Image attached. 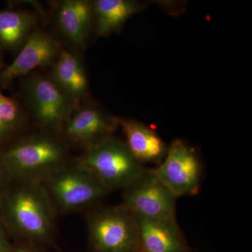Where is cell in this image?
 Segmentation results:
<instances>
[{
    "mask_svg": "<svg viewBox=\"0 0 252 252\" xmlns=\"http://www.w3.org/2000/svg\"><path fill=\"white\" fill-rule=\"evenodd\" d=\"M154 170L178 198L198 193L201 180V164L195 149L184 141H173L163 160Z\"/></svg>",
    "mask_w": 252,
    "mask_h": 252,
    "instance_id": "cell-8",
    "label": "cell"
},
{
    "mask_svg": "<svg viewBox=\"0 0 252 252\" xmlns=\"http://www.w3.org/2000/svg\"><path fill=\"white\" fill-rule=\"evenodd\" d=\"M86 225L96 252H138L140 232L137 217L121 204L97 207L89 212Z\"/></svg>",
    "mask_w": 252,
    "mask_h": 252,
    "instance_id": "cell-5",
    "label": "cell"
},
{
    "mask_svg": "<svg viewBox=\"0 0 252 252\" xmlns=\"http://www.w3.org/2000/svg\"><path fill=\"white\" fill-rule=\"evenodd\" d=\"M136 217L142 252H185L187 250L176 217L164 219Z\"/></svg>",
    "mask_w": 252,
    "mask_h": 252,
    "instance_id": "cell-11",
    "label": "cell"
},
{
    "mask_svg": "<svg viewBox=\"0 0 252 252\" xmlns=\"http://www.w3.org/2000/svg\"><path fill=\"white\" fill-rule=\"evenodd\" d=\"M11 180L42 184L70 162L59 136L40 131L10 142L0 152Z\"/></svg>",
    "mask_w": 252,
    "mask_h": 252,
    "instance_id": "cell-2",
    "label": "cell"
},
{
    "mask_svg": "<svg viewBox=\"0 0 252 252\" xmlns=\"http://www.w3.org/2000/svg\"><path fill=\"white\" fill-rule=\"evenodd\" d=\"M63 49L49 33L35 28L11 64L0 69V86L7 88L17 78L56 63Z\"/></svg>",
    "mask_w": 252,
    "mask_h": 252,
    "instance_id": "cell-10",
    "label": "cell"
},
{
    "mask_svg": "<svg viewBox=\"0 0 252 252\" xmlns=\"http://www.w3.org/2000/svg\"><path fill=\"white\" fill-rule=\"evenodd\" d=\"M96 31L101 36H108L121 27L141 9L132 0H96L93 1Z\"/></svg>",
    "mask_w": 252,
    "mask_h": 252,
    "instance_id": "cell-16",
    "label": "cell"
},
{
    "mask_svg": "<svg viewBox=\"0 0 252 252\" xmlns=\"http://www.w3.org/2000/svg\"><path fill=\"white\" fill-rule=\"evenodd\" d=\"M24 124V114L20 104L0 92V144L16 140Z\"/></svg>",
    "mask_w": 252,
    "mask_h": 252,
    "instance_id": "cell-17",
    "label": "cell"
},
{
    "mask_svg": "<svg viewBox=\"0 0 252 252\" xmlns=\"http://www.w3.org/2000/svg\"><path fill=\"white\" fill-rule=\"evenodd\" d=\"M123 190L122 205L135 216L147 219L176 217L179 198L160 180L154 169L144 168Z\"/></svg>",
    "mask_w": 252,
    "mask_h": 252,
    "instance_id": "cell-7",
    "label": "cell"
},
{
    "mask_svg": "<svg viewBox=\"0 0 252 252\" xmlns=\"http://www.w3.org/2000/svg\"><path fill=\"white\" fill-rule=\"evenodd\" d=\"M57 215L41 184L11 181L0 198V220L22 243L51 241Z\"/></svg>",
    "mask_w": 252,
    "mask_h": 252,
    "instance_id": "cell-1",
    "label": "cell"
},
{
    "mask_svg": "<svg viewBox=\"0 0 252 252\" xmlns=\"http://www.w3.org/2000/svg\"><path fill=\"white\" fill-rule=\"evenodd\" d=\"M57 214L90 209L110 193L89 170L69 162L42 184Z\"/></svg>",
    "mask_w": 252,
    "mask_h": 252,
    "instance_id": "cell-4",
    "label": "cell"
},
{
    "mask_svg": "<svg viewBox=\"0 0 252 252\" xmlns=\"http://www.w3.org/2000/svg\"><path fill=\"white\" fill-rule=\"evenodd\" d=\"M94 20L93 1L88 0H64L60 4L56 14L61 34L78 47L85 46Z\"/></svg>",
    "mask_w": 252,
    "mask_h": 252,
    "instance_id": "cell-12",
    "label": "cell"
},
{
    "mask_svg": "<svg viewBox=\"0 0 252 252\" xmlns=\"http://www.w3.org/2000/svg\"><path fill=\"white\" fill-rule=\"evenodd\" d=\"M118 127V117L95 106L79 104L63 126L60 137L66 144L85 150L113 135Z\"/></svg>",
    "mask_w": 252,
    "mask_h": 252,
    "instance_id": "cell-9",
    "label": "cell"
},
{
    "mask_svg": "<svg viewBox=\"0 0 252 252\" xmlns=\"http://www.w3.org/2000/svg\"><path fill=\"white\" fill-rule=\"evenodd\" d=\"M118 122L126 136L127 147L140 163L161 162L168 147L155 131L132 119L118 118Z\"/></svg>",
    "mask_w": 252,
    "mask_h": 252,
    "instance_id": "cell-13",
    "label": "cell"
},
{
    "mask_svg": "<svg viewBox=\"0 0 252 252\" xmlns=\"http://www.w3.org/2000/svg\"><path fill=\"white\" fill-rule=\"evenodd\" d=\"M11 177L0 157V198L11 182Z\"/></svg>",
    "mask_w": 252,
    "mask_h": 252,
    "instance_id": "cell-18",
    "label": "cell"
},
{
    "mask_svg": "<svg viewBox=\"0 0 252 252\" xmlns=\"http://www.w3.org/2000/svg\"><path fill=\"white\" fill-rule=\"evenodd\" d=\"M24 92L32 114L41 130L60 137L63 126L78 104L51 78L41 74L28 78Z\"/></svg>",
    "mask_w": 252,
    "mask_h": 252,
    "instance_id": "cell-6",
    "label": "cell"
},
{
    "mask_svg": "<svg viewBox=\"0 0 252 252\" xmlns=\"http://www.w3.org/2000/svg\"><path fill=\"white\" fill-rule=\"evenodd\" d=\"M138 252H142V251H141V250H140V251H139Z\"/></svg>",
    "mask_w": 252,
    "mask_h": 252,
    "instance_id": "cell-22",
    "label": "cell"
},
{
    "mask_svg": "<svg viewBox=\"0 0 252 252\" xmlns=\"http://www.w3.org/2000/svg\"><path fill=\"white\" fill-rule=\"evenodd\" d=\"M9 252H43L36 248L34 244L24 243L20 244L16 247H12Z\"/></svg>",
    "mask_w": 252,
    "mask_h": 252,
    "instance_id": "cell-20",
    "label": "cell"
},
{
    "mask_svg": "<svg viewBox=\"0 0 252 252\" xmlns=\"http://www.w3.org/2000/svg\"><path fill=\"white\" fill-rule=\"evenodd\" d=\"M75 162L92 172L109 192L124 190L144 170L125 141L114 135L85 149Z\"/></svg>",
    "mask_w": 252,
    "mask_h": 252,
    "instance_id": "cell-3",
    "label": "cell"
},
{
    "mask_svg": "<svg viewBox=\"0 0 252 252\" xmlns=\"http://www.w3.org/2000/svg\"><path fill=\"white\" fill-rule=\"evenodd\" d=\"M49 77L78 105L89 92V80L85 68L75 53L63 49L54 63Z\"/></svg>",
    "mask_w": 252,
    "mask_h": 252,
    "instance_id": "cell-14",
    "label": "cell"
},
{
    "mask_svg": "<svg viewBox=\"0 0 252 252\" xmlns=\"http://www.w3.org/2000/svg\"><path fill=\"white\" fill-rule=\"evenodd\" d=\"M5 67L4 60H3L2 51L0 49V69H3Z\"/></svg>",
    "mask_w": 252,
    "mask_h": 252,
    "instance_id": "cell-21",
    "label": "cell"
},
{
    "mask_svg": "<svg viewBox=\"0 0 252 252\" xmlns=\"http://www.w3.org/2000/svg\"><path fill=\"white\" fill-rule=\"evenodd\" d=\"M34 13L20 10L0 9V49L18 51L36 28Z\"/></svg>",
    "mask_w": 252,
    "mask_h": 252,
    "instance_id": "cell-15",
    "label": "cell"
},
{
    "mask_svg": "<svg viewBox=\"0 0 252 252\" xmlns=\"http://www.w3.org/2000/svg\"><path fill=\"white\" fill-rule=\"evenodd\" d=\"M6 231L7 230L0 220V252H9L12 248L8 240Z\"/></svg>",
    "mask_w": 252,
    "mask_h": 252,
    "instance_id": "cell-19",
    "label": "cell"
}]
</instances>
